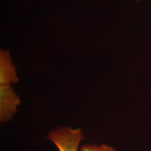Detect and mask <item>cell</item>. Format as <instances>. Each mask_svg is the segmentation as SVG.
Instances as JSON below:
<instances>
[{
  "mask_svg": "<svg viewBox=\"0 0 151 151\" xmlns=\"http://www.w3.org/2000/svg\"><path fill=\"white\" fill-rule=\"evenodd\" d=\"M83 138V133L81 129H73L66 126H60L52 130L47 135L48 139L59 151H78Z\"/></svg>",
  "mask_w": 151,
  "mask_h": 151,
  "instance_id": "1",
  "label": "cell"
},
{
  "mask_svg": "<svg viewBox=\"0 0 151 151\" xmlns=\"http://www.w3.org/2000/svg\"><path fill=\"white\" fill-rule=\"evenodd\" d=\"M21 100L10 85H0V121L7 123L16 114Z\"/></svg>",
  "mask_w": 151,
  "mask_h": 151,
  "instance_id": "2",
  "label": "cell"
},
{
  "mask_svg": "<svg viewBox=\"0 0 151 151\" xmlns=\"http://www.w3.org/2000/svg\"><path fill=\"white\" fill-rule=\"evenodd\" d=\"M19 81L16 68L13 64L9 50L0 51V85L17 83Z\"/></svg>",
  "mask_w": 151,
  "mask_h": 151,
  "instance_id": "3",
  "label": "cell"
},
{
  "mask_svg": "<svg viewBox=\"0 0 151 151\" xmlns=\"http://www.w3.org/2000/svg\"><path fill=\"white\" fill-rule=\"evenodd\" d=\"M80 151H116L111 147L106 145L86 144L81 147Z\"/></svg>",
  "mask_w": 151,
  "mask_h": 151,
  "instance_id": "4",
  "label": "cell"
}]
</instances>
